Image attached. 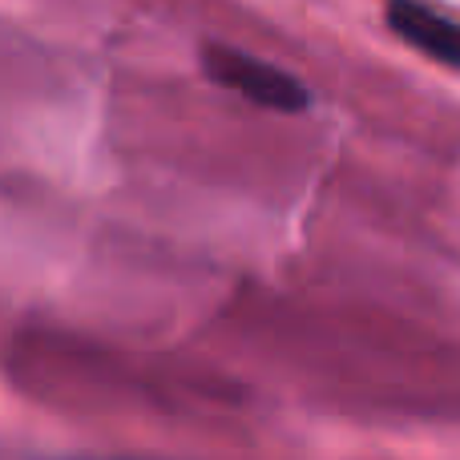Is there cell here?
Returning <instances> with one entry per match:
<instances>
[{"label": "cell", "mask_w": 460, "mask_h": 460, "mask_svg": "<svg viewBox=\"0 0 460 460\" xmlns=\"http://www.w3.org/2000/svg\"><path fill=\"white\" fill-rule=\"evenodd\" d=\"M65 460H137V456H65Z\"/></svg>", "instance_id": "obj_3"}, {"label": "cell", "mask_w": 460, "mask_h": 460, "mask_svg": "<svg viewBox=\"0 0 460 460\" xmlns=\"http://www.w3.org/2000/svg\"><path fill=\"white\" fill-rule=\"evenodd\" d=\"M384 21L408 49L448 65V69H460V16L429 4V0H388Z\"/></svg>", "instance_id": "obj_2"}, {"label": "cell", "mask_w": 460, "mask_h": 460, "mask_svg": "<svg viewBox=\"0 0 460 460\" xmlns=\"http://www.w3.org/2000/svg\"><path fill=\"white\" fill-rule=\"evenodd\" d=\"M202 69L215 85L230 89V93L246 97L251 105L275 113H303L311 105V93L295 73H287L283 65L267 61V57H254L246 49L234 45H207L202 49Z\"/></svg>", "instance_id": "obj_1"}]
</instances>
